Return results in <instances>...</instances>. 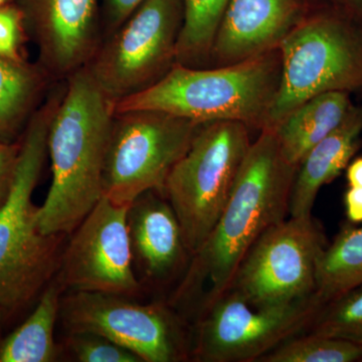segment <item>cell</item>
I'll return each instance as SVG.
<instances>
[{"mask_svg":"<svg viewBox=\"0 0 362 362\" xmlns=\"http://www.w3.org/2000/svg\"><path fill=\"white\" fill-rule=\"evenodd\" d=\"M297 169L283 156L275 132L261 131L252 142L223 213L190 259L173 295L175 308L195 306L201 315L228 291L252 245L289 214Z\"/></svg>","mask_w":362,"mask_h":362,"instance_id":"6da1fadb","label":"cell"},{"mask_svg":"<svg viewBox=\"0 0 362 362\" xmlns=\"http://www.w3.org/2000/svg\"><path fill=\"white\" fill-rule=\"evenodd\" d=\"M114 104L86 66L66 78L47 133L52 185L37 214L45 235H70L103 195Z\"/></svg>","mask_w":362,"mask_h":362,"instance_id":"7a4b0ae2","label":"cell"},{"mask_svg":"<svg viewBox=\"0 0 362 362\" xmlns=\"http://www.w3.org/2000/svg\"><path fill=\"white\" fill-rule=\"evenodd\" d=\"M63 90L33 113L21 138L11 194L0 211V324L2 329L33 310L58 273L65 235H45L37 226L33 194L47 156V133Z\"/></svg>","mask_w":362,"mask_h":362,"instance_id":"3957f363","label":"cell"},{"mask_svg":"<svg viewBox=\"0 0 362 362\" xmlns=\"http://www.w3.org/2000/svg\"><path fill=\"white\" fill-rule=\"evenodd\" d=\"M281 76L280 49L228 66L175 63L156 84L116 102L114 112L161 111L199 124L235 121L261 132L268 128Z\"/></svg>","mask_w":362,"mask_h":362,"instance_id":"277c9868","label":"cell"},{"mask_svg":"<svg viewBox=\"0 0 362 362\" xmlns=\"http://www.w3.org/2000/svg\"><path fill=\"white\" fill-rule=\"evenodd\" d=\"M282 76L268 128L317 95L362 90V23L325 6L308 13L280 45Z\"/></svg>","mask_w":362,"mask_h":362,"instance_id":"5b68a950","label":"cell"},{"mask_svg":"<svg viewBox=\"0 0 362 362\" xmlns=\"http://www.w3.org/2000/svg\"><path fill=\"white\" fill-rule=\"evenodd\" d=\"M250 129L235 121L202 123L171 170L163 194L177 216L189 254L216 226L251 147Z\"/></svg>","mask_w":362,"mask_h":362,"instance_id":"8992f818","label":"cell"},{"mask_svg":"<svg viewBox=\"0 0 362 362\" xmlns=\"http://www.w3.org/2000/svg\"><path fill=\"white\" fill-rule=\"evenodd\" d=\"M201 124L154 110L114 112L105 156L102 197L130 206L150 190L163 194L171 170Z\"/></svg>","mask_w":362,"mask_h":362,"instance_id":"52a82bcc","label":"cell"},{"mask_svg":"<svg viewBox=\"0 0 362 362\" xmlns=\"http://www.w3.org/2000/svg\"><path fill=\"white\" fill-rule=\"evenodd\" d=\"M183 0H145L102 40L86 68L114 103L156 84L176 63Z\"/></svg>","mask_w":362,"mask_h":362,"instance_id":"ba28073f","label":"cell"},{"mask_svg":"<svg viewBox=\"0 0 362 362\" xmlns=\"http://www.w3.org/2000/svg\"><path fill=\"white\" fill-rule=\"evenodd\" d=\"M59 319L66 333L90 332L130 350L142 362L192 358V340L185 320L171 304L131 301L107 293L66 291Z\"/></svg>","mask_w":362,"mask_h":362,"instance_id":"9c48e42d","label":"cell"},{"mask_svg":"<svg viewBox=\"0 0 362 362\" xmlns=\"http://www.w3.org/2000/svg\"><path fill=\"white\" fill-rule=\"evenodd\" d=\"M326 246L322 228L313 216L285 218L252 245L228 291L259 308L307 299L315 293L317 264Z\"/></svg>","mask_w":362,"mask_h":362,"instance_id":"30bf717a","label":"cell"},{"mask_svg":"<svg viewBox=\"0 0 362 362\" xmlns=\"http://www.w3.org/2000/svg\"><path fill=\"white\" fill-rule=\"evenodd\" d=\"M322 306L315 293L296 303L259 308L228 291L199 315L192 359L258 361L281 343L304 333Z\"/></svg>","mask_w":362,"mask_h":362,"instance_id":"8fae6325","label":"cell"},{"mask_svg":"<svg viewBox=\"0 0 362 362\" xmlns=\"http://www.w3.org/2000/svg\"><path fill=\"white\" fill-rule=\"evenodd\" d=\"M102 197L66 240L56 278L66 291L134 297L142 289L133 268L127 211Z\"/></svg>","mask_w":362,"mask_h":362,"instance_id":"7c38bea8","label":"cell"},{"mask_svg":"<svg viewBox=\"0 0 362 362\" xmlns=\"http://www.w3.org/2000/svg\"><path fill=\"white\" fill-rule=\"evenodd\" d=\"M16 6L52 80L66 81L84 68L103 40L101 0H18Z\"/></svg>","mask_w":362,"mask_h":362,"instance_id":"4fadbf2b","label":"cell"},{"mask_svg":"<svg viewBox=\"0 0 362 362\" xmlns=\"http://www.w3.org/2000/svg\"><path fill=\"white\" fill-rule=\"evenodd\" d=\"M310 6L307 0H228L209 66L232 65L279 49Z\"/></svg>","mask_w":362,"mask_h":362,"instance_id":"5bb4252c","label":"cell"},{"mask_svg":"<svg viewBox=\"0 0 362 362\" xmlns=\"http://www.w3.org/2000/svg\"><path fill=\"white\" fill-rule=\"evenodd\" d=\"M127 228L133 263L150 287H161L185 275L189 254L177 216L165 195L150 190L128 207Z\"/></svg>","mask_w":362,"mask_h":362,"instance_id":"9a60e30c","label":"cell"},{"mask_svg":"<svg viewBox=\"0 0 362 362\" xmlns=\"http://www.w3.org/2000/svg\"><path fill=\"white\" fill-rule=\"evenodd\" d=\"M361 135L362 104L354 103L337 129L317 143L298 166L290 197V216H312L318 192L346 169L361 148Z\"/></svg>","mask_w":362,"mask_h":362,"instance_id":"2e32d148","label":"cell"},{"mask_svg":"<svg viewBox=\"0 0 362 362\" xmlns=\"http://www.w3.org/2000/svg\"><path fill=\"white\" fill-rule=\"evenodd\" d=\"M347 92L317 95L285 117L273 131L283 156L299 166L305 156L344 120L354 102Z\"/></svg>","mask_w":362,"mask_h":362,"instance_id":"e0dca14e","label":"cell"},{"mask_svg":"<svg viewBox=\"0 0 362 362\" xmlns=\"http://www.w3.org/2000/svg\"><path fill=\"white\" fill-rule=\"evenodd\" d=\"M64 293V286L52 279L23 323L0 338V362H54L61 358V347L54 335Z\"/></svg>","mask_w":362,"mask_h":362,"instance_id":"ac0fdd59","label":"cell"},{"mask_svg":"<svg viewBox=\"0 0 362 362\" xmlns=\"http://www.w3.org/2000/svg\"><path fill=\"white\" fill-rule=\"evenodd\" d=\"M49 80L39 65L0 57V142L20 141Z\"/></svg>","mask_w":362,"mask_h":362,"instance_id":"d6986e66","label":"cell"},{"mask_svg":"<svg viewBox=\"0 0 362 362\" xmlns=\"http://www.w3.org/2000/svg\"><path fill=\"white\" fill-rule=\"evenodd\" d=\"M362 283V226H347L317 264L316 296L323 305Z\"/></svg>","mask_w":362,"mask_h":362,"instance_id":"ffe728a7","label":"cell"},{"mask_svg":"<svg viewBox=\"0 0 362 362\" xmlns=\"http://www.w3.org/2000/svg\"><path fill=\"white\" fill-rule=\"evenodd\" d=\"M228 0H183V23L176 63L192 68L209 66L216 30Z\"/></svg>","mask_w":362,"mask_h":362,"instance_id":"44dd1931","label":"cell"},{"mask_svg":"<svg viewBox=\"0 0 362 362\" xmlns=\"http://www.w3.org/2000/svg\"><path fill=\"white\" fill-rule=\"evenodd\" d=\"M362 345L323 335L302 333L286 340L259 362H361Z\"/></svg>","mask_w":362,"mask_h":362,"instance_id":"7402d4cb","label":"cell"},{"mask_svg":"<svg viewBox=\"0 0 362 362\" xmlns=\"http://www.w3.org/2000/svg\"><path fill=\"white\" fill-rule=\"evenodd\" d=\"M304 333L362 345V283L324 304Z\"/></svg>","mask_w":362,"mask_h":362,"instance_id":"603a6c76","label":"cell"},{"mask_svg":"<svg viewBox=\"0 0 362 362\" xmlns=\"http://www.w3.org/2000/svg\"><path fill=\"white\" fill-rule=\"evenodd\" d=\"M59 347L61 357L65 354L78 362H142L130 350L96 333H66Z\"/></svg>","mask_w":362,"mask_h":362,"instance_id":"cb8c5ba5","label":"cell"},{"mask_svg":"<svg viewBox=\"0 0 362 362\" xmlns=\"http://www.w3.org/2000/svg\"><path fill=\"white\" fill-rule=\"evenodd\" d=\"M23 30V14L18 6H0V57L23 59L20 52Z\"/></svg>","mask_w":362,"mask_h":362,"instance_id":"d4e9b609","label":"cell"},{"mask_svg":"<svg viewBox=\"0 0 362 362\" xmlns=\"http://www.w3.org/2000/svg\"><path fill=\"white\" fill-rule=\"evenodd\" d=\"M145 0H101L103 37L112 35L125 23Z\"/></svg>","mask_w":362,"mask_h":362,"instance_id":"484cf974","label":"cell"},{"mask_svg":"<svg viewBox=\"0 0 362 362\" xmlns=\"http://www.w3.org/2000/svg\"><path fill=\"white\" fill-rule=\"evenodd\" d=\"M20 149L21 139L16 143L0 142V211L11 194Z\"/></svg>","mask_w":362,"mask_h":362,"instance_id":"4316f807","label":"cell"},{"mask_svg":"<svg viewBox=\"0 0 362 362\" xmlns=\"http://www.w3.org/2000/svg\"><path fill=\"white\" fill-rule=\"evenodd\" d=\"M315 6L330 7L362 23V0H307Z\"/></svg>","mask_w":362,"mask_h":362,"instance_id":"83f0119b","label":"cell"},{"mask_svg":"<svg viewBox=\"0 0 362 362\" xmlns=\"http://www.w3.org/2000/svg\"><path fill=\"white\" fill-rule=\"evenodd\" d=\"M344 206L350 223H362V187L347 188L344 194Z\"/></svg>","mask_w":362,"mask_h":362,"instance_id":"f1b7e54d","label":"cell"},{"mask_svg":"<svg viewBox=\"0 0 362 362\" xmlns=\"http://www.w3.org/2000/svg\"><path fill=\"white\" fill-rule=\"evenodd\" d=\"M345 171L349 187H362V156L352 159Z\"/></svg>","mask_w":362,"mask_h":362,"instance_id":"f546056e","label":"cell"},{"mask_svg":"<svg viewBox=\"0 0 362 362\" xmlns=\"http://www.w3.org/2000/svg\"><path fill=\"white\" fill-rule=\"evenodd\" d=\"M4 2H6V0H0V6H4Z\"/></svg>","mask_w":362,"mask_h":362,"instance_id":"4dcf8cb0","label":"cell"},{"mask_svg":"<svg viewBox=\"0 0 362 362\" xmlns=\"http://www.w3.org/2000/svg\"><path fill=\"white\" fill-rule=\"evenodd\" d=\"M2 330L4 329H2L1 324H0V334H1Z\"/></svg>","mask_w":362,"mask_h":362,"instance_id":"1f68e13d","label":"cell"},{"mask_svg":"<svg viewBox=\"0 0 362 362\" xmlns=\"http://www.w3.org/2000/svg\"><path fill=\"white\" fill-rule=\"evenodd\" d=\"M358 95H359V96H361V97L362 98V90H361V93H359V94H358Z\"/></svg>","mask_w":362,"mask_h":362,"instance_id":"d6a6232c","label":"cell"},{"mask_svg":"<svg viewBox=\"0 0 362 362\" xmlns=\"http://www.w3.org/2000/svg\"><path fill=\"white\" fill-rule=\"evenodd\" d=\"M361 362H362V359H361Z\"/></svg>","mask_w":362,"mask_h":362,"instance_id":"836d02e7","label":"cell"}]
</instances>
